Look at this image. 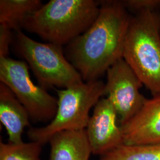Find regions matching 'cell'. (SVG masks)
Segmentation results:
<instances>
[{
	"label": "cell",
	"mask_w": 160,
	"mask_h": 160,
	"mask_svg": "<svg viewBox=\"0 0 160 160\" xmlns=\"http://www.w3.org/2000/svg\"><path fill=\"white\" fill-rule=\"evenodd\" d=\"M117 113L108 98L94 106L86 130L92 154L102 156L124 144Z\"/></svg>",
	"instance_id": "ba28073f"
},
{
	"label": "cell",
	"mask_w": 160,
	"mask_h": 160,
	"mask_svg": "<svg viewBox=\"0 0 160 160\" xmlns=\"http://www.w3.org/2000/svg\"><path fill=\"white\" fill-rule=\"evenodd\" d=\"M98 16L67 48L70 62L85 82L98 80L123 58L131 17L122 1H104Z\"/></svg>",
	"instance_id": "6da1fadb"
},
{
	"label": "cell",
	"mask_w": 160,
	"mask_h": 160,
	"mask_svg": "<svg viewBox=\"0 0 160 160\" xmlns=\"http://www.w3.org/2000/svg\"><path fill=\"white\" fill-rule=\"evenodd\" d=\"M16 32V50L29 64L39 86L45 89L54 87L67 88L84 81L64 57L62 46L37 42L21 30Z\"/></svg>",
	"instance_id": "5b68a950"
},
{
	"label": "cell",
	"mask_w": 160,
	"mask_h": 160,
	"mask_svg": "<svg viewBox=\"0 0 160 160\" xmlns=\"http://www.w3.org/2000/svg\"><path fill=\"white\" fill-rule=\"evenodd\" d=\"M42 145L30 142L4 143L0 142V160H41Z\"/></svg>",
	"instance_id": "5bb4252c"
},
{
	"label": "cell",
	"mask_w": 160,
	"mask_h": 160,
	"mask_svg": "<svg viewBox=\"0 0 160 160\" xmlns=\"http://www.w3.org/2000/svg\"><path fill=\"white\" fill-rule=\"evenodd\" d=\"M58 108L53 120L46 126L31 128L28 135L31 141L48 143L61 132L86 129L92 107L106 95L105 83L100 80L82 82L57 90Z\"/></svg>",
	"instance_id": "277c9868"
},
{
	"label": "cell",
	"mask_w": 160,
	"mask_h": 160,
	"mask_svg": "<svg viewBox=\"0 0 160 160\" xmlns=\"http://www.w3.org/2000/svg\"><path fill=\"white\" fill-rule=\"evenodd\" d=\"M99 160H160V143L123 144L101 156Z\"/></svg>",
	"instance_id": "4fadbf2b"
},
{
	"label": "cell",
	"mask_w": 160,
	"mask_h": 160,
	"mask_svg": "<svg viewBox=\"0 0 160 160\" xmlns=\"http://www.w3.org/2000/svg\"><path fill=\"white\" fill-rule=\"evenodd\" d=\"M126 9L132 12L152 10L157 12L160 9V0H126L122 1Z\"/></svg>",
	"instance_id": "9a60e30c"
},
{
	"label": "cell",
	"mask_w": 160,
	"mask_h": 160,
	"mask_svg": "<svg viewBox=\"0 0 160 160\" xmlns=\"http://www.w3.org/2000/svg\"><path fill=\"white\" fill-rule=\"evenodd\" d=\"M0 80L23 104L32 120L40 122L53 120L57 111L58 100L32 81L25 62L9 57L0 58Z\"/></svg>",
	"instance_id": "8992f818"
},
{
	"label": "cell",
	"mask_w": 160,
	"mask_h": 160,
	"mask_svg": "<svg viewBox=\"0 0 160 160\" xmlns=\"http://www.w3.org/2000/svg\"><path fill=\"white\" fill-rule=\"evenodd\" d=\"M120 128L125 145L160 143V97L147 99L137 113Z\"/></svg>",
	"instance_id": "9c48e42d"
},
{
	"label": "cell",
	"mask_w": 160,
	"mask_h": 160,
	"mask_svg": "<svg viewBox=\"0 0 160 160\" xmlns=\"http://www.w3.org/2000/svg\"><path fill=\"white\" fill-rule=\"evenodd\" d=\"M12 40V30L0 25V58L8 57L9 47Z\"/></svg>",
	"instance_id": "2e32d148"
},
{
	"label": "cell",
	"mask_w": 160,
	"mask_h": 160,
	"mask_svg": "<svg viewBox=\"0 0 160 160\" xmlns=\"http://www.w3.org/2000/svg\"><path fill=\"white\" fill-rule=\"evenodd\" d=\"M94 0H51L30 16L23 28L49 43L62 46L84 33L98 16Z\"/></svg>",
	"instance_id": "7a4b0ae2"
},
{
	"label": "cell",
	"mask_w": 160,
	"mask_h": 160,
	"mask_svg": "<svg viewBox=\"0 0 160 160\" xmlns=\"http://www.w3.org/2000/svg\"><path fill=\"white\" fill-rule=\"evenodd\" d=\"M123 58L151 92L160 97V14L143 10L132 16Z\"/></svg>",
	"instance_id": "3957f363"
},
{
	"label": "cell",
	"mask_w": 160,
	"mask_h": 160,
	"mask_svg": "<svg viewBox=\"0 0 160 160\" xmlns=\"http://www.w3.org/2000/svg\"><path fill=\"white\" fill-rule=\"evenodd\" d=\"M42 6L40 0H1L0 25L20 31L27 18Z\"/></svg>",
	"instance_id": "7c38bea8"
},
{
	"label": "cell",
	"mask_w": 160,
	"mask_h": 160,
	"mask_svg": "<svg viewBox=\"0 0 160 160\" xmlns=\"http://www.w3.org/2000/svg\"><path fill=\"white\" fill-rule=\"evenodd\" d=\"M106 72V94L117 113L120 126L137 113L147 98L139 91L142 82L123 58Z\"/></svg>",
	"instance_id": "52a82bcc"
},
{
	"label": "cell",
	"mask_w": 160,
	"mask_h": 160,
	"mask_svg": "<svg viewBox=\"0 0 160 160\" xmlns=\"http://www.w3.org/2000/svg\"><path fill=\"white\" fill-rule=\"evenodd\" d=\"M30 116L23 104L12 90L0 84V120L5 127L9 137V142H23L22 133L29 126Z\"/></svg>",
	"instance_id": "30bf717a"
},
{
	"label": "cell",
	"mask_w": 160,
	"mask_h": 160,
	"mask_svg": "<svg viewBox=\"0 0 160 160\" xmlns=\"http://www.w3.org/2000/svg\"><path fill=\"white\" fill-rule=\"evenodd\" d=\"M49 143V160H89L92 154L86 129L59 132Z\"/></svg>",
	"instance_id": "8fae6325"
}]
</instances>
